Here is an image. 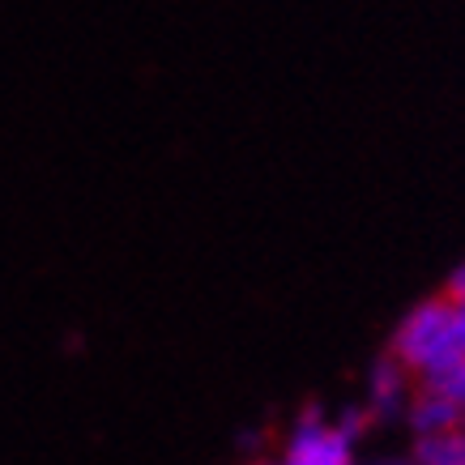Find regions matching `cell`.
<instances>
[{
  "mask_svg": "<svg viewBox=\"0 0 465 465\" xmlns=\"http://www.w3.org/2000/svg\"><path fill=\"white\" fill-rule=\"evenodd\" d=\"M449 295H465V265H457V273L449 278Z\"/></svg>",
  "mask_w": 465,
  "mask_h": 465,
  "instance_id": "cell-7",
  "label": "cell"
},
{
  "mask_svg": "<svg viewBox=\"0 0 465 465\" xmlns=\"http://www.w3.org/2000/svg\"><path fill=\"white\" fill-rule=\"evenodd\" d=\"M414 457H423L427 465H465V423L440 436H419Z\"/></svg>",
  "mask_w": 465,
  "mask_h": 465,
  "instance_id": "cell-5",
  "label": "cell"
},
{
  "mask_svg": "<svg viewBox=\"0 0 465 465\" xmlns=\"http://www.w3.org/2000/svg\"><path fill=\"white\" fill-rule=\"evenodd\" d=\"M444 389H449V393H452V397H457V401H461V406H465V363L457 367V371H452V376H449V384H444Z\"/></svg>",
  "mask_w": 465,
  "mask_h": 465,
  "instance_id": "cell-6",
  "label": "cell"
},
{
  "mask_svg": "<svg viewBox=\"0 0 465 465\" xmlns=\"http://www.w3.org/2000/svg\"><path fill=\"white\" fill-rule=\"evenodd\" d=\"M252 465H282V461H252Z\"/></svg>",
  "mask_w": 465,
  "mask_h": 465,
  "instance_id": "cell-9",
  "label": "cell"
},
{
  "mask_svg": "<svg viewBox=\"0 0 465 465\" xmlns=\"http://www.w3.org/2000/svg\"><path fill=\"white\" fill-rule=\"evenodd\" d=\"M410 376H414V371H410L393 351L384 354V359H376L371 384H367V414H371V419H393V414H401V410L410 406Z\"/></svg>",
  "mask_w": 465,
  "mask_h": 465,
  "instance_id": "cell-3",
  "label": "cell"
},
{
  "mask_svg": "<svg viewBox=\"0 0 465 465\" xmlns=\"http://www.w3.org/2000/svg\"><path fill=\"white\" fill-rule=\"evenodd\" d=\"M282 465H354V436L341 423H329L316 406H308L286 440Z\"/></svg>",
  "mask_w": 465,
  "mask_h": 465,
  "instance_id": "cell-2",
  "label": "cell"
},
{
  "mask_svg": "<svg viewBox=\"0 0 465 465\" xmlns=\"http://www.w3.org/2000/svg\"><path fill=\"white\" fill-rule=\"evenodd\" d=\"M393 354L419 376L423 384L444 389L449 376L465 363V312L444 291L440 299H427L397 324Z\"/></svg>",
  "mask_w": 465,
  "mask_h": 465,
  "instance_id": "cell-1",
  "label": "cell"
},
{
  "mask_svg": "<svg viewBox=\"0 0 465 465\" xmlns=\"http://www.w3.org/2000/svg\"><path fill=\"white\" fill-rule=\"evenodd\" d=\"M376 465H427L423 457H401V461H397V457H389V461H376Z\"/></svg>",
  "mask_w": 465,
  "mask_h": 465,
  "instance_id": "cell-8",
  "label": "cell"
},
{
  "mask_svg": "<svg viewBox=\"0 0 465 465\" xmlns=\"http://www.w3.org/2000/svg\"><path fill=\"white\" fill-rule=\"evenodd\" d=\"M406 419L414 427V440L419 436H440V431H452V427L465 423V406L449 389H436V384H423V393L410 397Z\"/></svg>",
  "mask_w": 465,
  "mask_h": 465,
  "instance_id": "cell-4",
  "label": "cell"
}]
</instances>
